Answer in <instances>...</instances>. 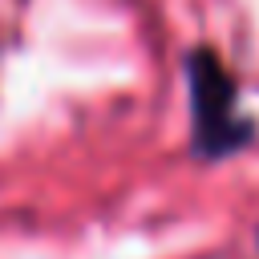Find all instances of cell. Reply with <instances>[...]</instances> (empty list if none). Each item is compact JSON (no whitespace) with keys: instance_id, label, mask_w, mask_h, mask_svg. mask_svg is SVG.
Masks as SVG:
<instances>
[{"instance_id":"1","label":"cell","mask_w":259,"mask_h":259,"mask_svg":"<svg viewBox=\"0 0 259 259\" xmlns=\"http://www.w3.org/2000/svg\"><path fill=\"white\" fill-rule=\"evenodd\" d=\"M190 109H194V150L206 158H219L235 150L247 134V125L235 113V85L223 61L206 49L190 53Z\"/></svg>"}]
</instances>
